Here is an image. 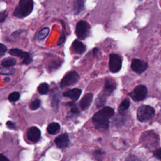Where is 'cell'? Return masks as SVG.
<instances>
[{
    "label": "cell",
    "instance_id": "6da1fadb",
    "mask_svg": "<svg viewBox=\"0 0 161 161\" xmlns=\"http://www.w3.org/2000/svg\"><path fill=\"white\" fill-rule=\"evenodd\" d=\"M114 115L113 109L110 107H105L98 111L93 117V123L94 126L98 130H107L109 119Z\"/></svg>",
    "mask_w": 161,
    "mask_h": 161
},
{
    "label": "cell",
    "instance_id": "7a4b0ae2",
    "mask_svg": "<svg viewBox=\"0 0 161 161\" xmlns=\"http://www.w3.org/2000/svg\"><path fill=\"white\" fill-rule=\"evenodd\" d=\"M33 9V0H19L18 5L14 10L13 15L20 18H25L32 12Z\"/></svg>",
    "mask_w": 161,
    "mask_h": 161
},
{
    "label": "cell",
    "instance_id": "3957f363",
    "mask_svg": "<svg viewBox=\"0 0 161 161\" xmlns=\"http://www.w3.org/2000/svg\"><path fill=\"white\" fill-rule=\"evenodd\" d=\"M140 142L144 146L148 149L155 148L159 145V137L157 133L153 130L147 131L140 137Z\"/></svg>",
    "mask_w": 161,
    "mask_h": 161
},
{
    "label": "cell",
    "instance_id": "277c9868",
    "mask_svg": "<svg viewBox=\"0 0 161 161\" xmlns=\"http://www.w3.org/2000/svg\"><path fill=\"white\" fill-rule=\"evenodd\" d=\"M155 109L148 105H142L137 110V118L141 122H147L154 118Z\"/></svg>",
    "mask_w": 161,
    "mask_h": 161
},
{
    "label": "cell",
    "instance_id": "5b68a950",
    "mask_svg": "<svg viewBox=\"0 0 161 161\" xmlns=\"http://www.w3.org/2000/svg\"><path fill=\"white\" fill-rule=\"evenodd\" d=\"M122 66V59L119 55L112 54L109 56V68L110 71L116 73L119 72Z\"/></svg>",
    "mask_w": 161,
    "mask_h": 161
},
{
    "label": "cell",
    "instance_id": "8992f818",
    "mask_svg": "<svg viewBox=\"0 0 161 161\" xmlns=\"http://www.w3.org/2000/svg\"><path fill=\"white\" fill-rule=\"evenodd\" d=\"M147 95V88L144 85L137 86L130 94V96L132 98V100L135 101H140L144 100Z\"/></svg>",
    "mask_w": 161,
    "mask_h": 161
},
{
    "label": "cell",
    "instance_id": "52a82bcc",
    "mask_svg": "<svg viewBox=\"0 0 161 161\" xmlns=\"http://www.w3.org/2000/svg\"><path fill=\"white\" fill-rule=\"evenodd\" d=\"M90 26L85 21H80L77 23L76 28V33L77 37L80 40H84L88 36Z\"/></svg>",
    "mask_w": 161,
    "mask_h": 161
},
{
    "label": "cell",
    "instance_id": "ba28073f",
    "mask_svg": "<svg viewBox=\"0 0 161 161\" xmlns=\"http://www.w3.org/2000/svg\"><path fill=\"white\" fill-rule=\"evenodd\" d=\"M79 78L80 77L77 72L75 71L69 72L62 79L61 82V88L67 87V86H69L76 84L79 80Z\"/></svg>",
    "mask_w": 161,
    "mask_h": 161
},
{
    "label": "cell",
    "instance_id": "9c48e42d",
    "mask_svg": "<svg viewBox=\"0 0 161 161\" xmlns=\"http://www.w3.org/2000/svg\"><path fill=\"white\" fill-rule=\"evenodd\" d=\"M9 54L11 56L22 58L23 59L22 64H29L32 61V57L31 55L26 52H24L22 50L18 49H12L9 51Z\"/></svg>",
    "mask_w": 161,
    "mask_h": 161
},
{
    "label": "cell",
    "instance_id": "30bf717a",
    "mask_svg": "<svg viewBox=\"0 0 161 161\" xmlns=\"http://www.w3.org/2000/svg\"><path fill=\"white\" fill-rule=\"evenodd\" d=\"M131 68L133 71L137 74H142L148 68V64L142 60L134 59L132 62Z\"/></svg>",
    "mask_w": 161,
    "mask_h": 161
},
{
    "label": "cell",
    "instance_id": "8fae6325",
    "mask_svg": "<svg viewBox=\"0 0 161 161\" xmlns=\"http://www.w3.org/2000/svg\"><path fill=\"white\" fill-rule=\"evenodd\" d=\"M27 137L31 142H37L40 139V130L37 127H31L29 129L28 132H27Z\"/></svg>",
    "mask_w": 161,
    "mask_h": 161
},
{
    "label": "cell",
    "instance_id": "7c38bea8",
    "mask_svg": "<svg viewBox=\"0 0 161 161\" xmlns=\"http://www.w3.org/2000/svg\"><path fill=\"white\" fill-rule=\"evenodd\" d=\"M55 143L58 147L65 148L69 144V137L67 133H63L58 136L55 140Z\"/></svg>",
    "mask_w": 161,
    "mask_h": 161
},
{
    "label": "cell",
    "instance_id": "4fadbf2b",
    "mask_svg": "<svg viewBox=\"0 0 161 161\" xmlns=\"http://www.w3.org/2000/svg\"><path fill=\"white\" fill-rule=\"evenodd\" d=\"M93 99V95L92 93H88L86 95L80 102V107L82 110L87 109L90 105L91 104Z\"/></svg>",
    "mask_w": 161,
    "mask_h": 161
},
{
    "label": "cell",
    "instance_id": "5bb4252c",
    "mask_svg": "<svg viewBox=\"0 0 161 161\" xmlns=\"http://www.w3.org/2000/svg\"><path fill=\"white\" fill-rule=\"evenodd\" d=\"M72 49L74 52L78 54H83L86 50V46L83 44V43L78 40H75L73 42Z\"/></svg>",
    "mask_w": 161,
    "mask_h": 161
},
{
    "label": "cell",
    "instance_id": "9a60e30c",
    "mask_svg": "<svg viewBox=\"0 0 161 161\" xmlns=\"http://www.w3.org/2000/svg\"><path fill=\"white\" fill-rule=\"evenodd\" d=\"M81 92L82 91L80 89L74 88L65 92L64 93V96L68 97L74 101H77L79 98Z\"/></svg>",
    "mask_w": 161,
    "mask_h": 161
},
{
    "label": "cell",
    "instance_id": "2e32d148",
    "mask_svg": "<svg viewBox=\"0 0 161 161\" xmlns=\"http://www.w3.org/2000/svg\"><path fill=\"white\" fill-rule=\"evenodd\" d=\"M116 83L112 79H107L105 82L104 88V94L105 95H109L115 89Z\"/></svg>",
    "mask_w": 161,
    "mask_h": 161
},
{
    "label": "cell",
    "instance_id": "e0dca14e",
    "mask_svg": "<svg viewBox=\"0 0 161 161\" xmlns=\"http://www.w3.org/2000/svg\"><path fill=\"white\" fill-rule=\"evenodd\" d=\"M84 8V0H74L73 4V10L76 15L79 14Z\"/></svg>",
    "mask_w": 161,
    "mask_h": 161
},
{
    "label": "cell",
    "instance_id": "ac0fdd59",
    "mask_svg": "<svg viewBox=\"0 0 161 161\" xmlns=\"http://www.w3.org/2000/svg\"><path fill=\"white\" fill-rule=\"evenodd\" d=\"M61 127L59 123H50L47 127V132L50 134H56L59 132L60 131Z\"/></svg>",
    "mask_w": 161,
    "mask_h": 161
},
{
    "label": "cell",
    "instance_id": "d6986e66",
    "mask_svg": "<svg viewBox=\"0 0 161 161\" xmlns=\"http://www.w3.org/2000/svg\"><path fill=\"white\" fill-rule=\"evenodd\" d=\"M50 33V29L49 27H45L40 30L37 35V39L38 40H42L47 37Z\"/></svg>",
    "mask_w": 161,
    "mask_h": 161
},
{
    "label": "cell",
    "instance_id": "ffe728a7",
    "mask_svg": "<svg viewBox=\"0 0 161 161\" xmlns=\"http://www.w3.org/2000/svg\"><path fill=\"white\" fill-rule=\"evenodd\" d=\"M17 63V61L13 58H6L1 62V66L4 68H10L15 66Z\"/></svg>",
    "mask_w": 161,
    "mask_h": 161
},
{
    "label": "cell",
    "instance_id": "44dd1931",
    "mask_svg": "<svg viewBox=\"0 0 161 161\" xmlns=\"http://www.w3.org/2000/svg\"><path fill=\"white\" fill-rule=\"evenodd\" d=\"M49 89V85L47 83H45V82H44V83L39 85L38 88V91L40 94V95H46V94H47Z\"/></svg>",
    "mask_w": 161,
    "mask_h": 161
},
{
    "label": "cell",
    "instance_id": "7402d4cb",
    "mask_svg": "<svg viewBox=\"0 0 161 161\" xmlns=\"http://www.w3.org/2000/svg\"><path fill=\"white\" fill-rule=\"evenodd\" d=\"M129 107H130L129 101H128L127 100H125L122 102H121V104L120 105L119 108H118V111L120 113H123L126 110H127Z\"/></svg>",
    "mask_w": 161,
    "mask_h": 161
},
{
    "label": "cell",
    "instance_id": "603a6c76",
    "mask_svg": "<svg viewBox=\"0 0 161 161\" xmlns=\"http://www.w3.org/2000/svg\"><path fill=\"white\" fill-rule=\"evenodd\" d=\"M20 95L18 92H13L9 95L8 100L11 102H15L20 99Z\"/></svg>",
    "mask_w": 161,
    "mask_h": 161
},
{
    "label": "cell",
    "instance_id": "cb8c5ba5",
    "mask_svg": "<svg viewBox=\"0 0 161 161\" xmlns=\"http://www.w3.org/2000/svg\"><path fill=\"white\" fill-rule=\"evenodd\" d=\"M14 72H15V70L13 69H11L10 68H4L1 69V73L2 74L10 75V74H13Z\"/></svg>",
    "mask_w": 161,
    "mask_h": 161
},
{
    "label": "cell",
    "instance_id": "d4e9b609",
    "mask_svg": "<svg viewBox=\"0 0 161 161\" xmlns=\"http://www.w3.org/2000/svg\"><path fill=\"white\" fill-rule=\"evenodd\" d=\"M41 105V102L40 100H35L34 101H33L32 103L30 105V108L31 109H32V110H35V109H38L39 107H40Z\"/></svg>",
    "mask_w": 161,
    "mask_h": 161
},
{
    "label": "cell",
    "instance_id": "484cf974",
    "mask_svg": "<svg viewBox=\"0 0 161 161\" xmlns=\"http://www.w3.org/2000/svg\"><path fill=\"white\" fill-rule=\"evenodd\" d=\"M68 105L70 107V112L72 113L76 114V113H78L79 112V110L78 109V108L76 107V106L74 105V103H72V102H70V103H68Z\"/></svg>",
    "mask_w": 161,
    "mask_h": 161
},
{
    "label": "cell",
    "instance_id": "4316f807",
    "mask_svg": "<svg viewBox=\"0 0 161 161\" xmlns=\"http://www.w3.org/2000/svg\"><path fill=\"white\" fill-rule=\"evenodd\" d=\"M65 40H66V35H65V33H64V30H62V33H61V38H60L59 40L57 45H61L64 42Z\"/></svg>",
    "mask_w": 161,
    "mask_h": 161
},
{
    "label": "cell",
    "instance_id": "83f0119b",
    "mask_svg": "<svg viewBox=\"0 0 161 161\" xmlns=\"http://www.w3.org/2000/svg\"><path fill=\"white\" fill-rule=\"evenodd\" d=\"M6 50H7V47L6 45H5L3 44H0V56L3 57L6 53Z\"/></svg>",
    "mask_w": 161,
    "mask_h": 161
},
{
    "label": "cell",
    "instance_id": "f1b7e54d",
    "mask_svg": "<svg viewBox=\"0 0 161 161\" xmlns=\"http://www.w3.org/2000/svg\"><path fill=\"white\" fill-rule=\"evenodd\" d=\"M154 155L157 159L161 160V147L155 149L154 151Z\"/></svg>",
    "mask_w": 161,
    "mask_h": 161
},
{
    "label": "cell",
    "instance_id": "f546056e",
    "mask_svg": "<svg viewBox=\"0 0 161 161\" xmlns=\"http://www.w3.org/2000/svg\"><path fill=\"white\" fill-rule=\"evenodd\" d=\"M102 155H103V153H102L101 151H96L94 152V156H95V159H96L97 160H101L102 158Z\"/></svg>",
    "mask_w": 161,
    "mask_h": 161
},
{
    "label": "cell",
    "instance_id": "4dcf8cb0",
    "mask_svg": "<svg viewBox=\"0 0 161 161\" xmlns=\"http://www.w3.org/2000/svg\"><path fill=\"white\" fill-rule=\"evenodd\" d=\"M125 161H141V160L135 155H129Z\"/></svg>",
    "mask_w": 161,
    "mask_h": 161
},
{
    "label": "cell",
    "instance_id": "1f68e13d",
    "mask_svg": "<svg viewBox=\"0 0 161 161\" xmlns=\"http://www.w3.org/2000/svg\"><path fill=\"white\" fill-rule=\"evenodd\" d=\"M8 16V13L6 11H3V12H2L1 13V18H0V20H1V22L3 23V22L5 21V20L6 18Z\"/></svg>",
    "mask_w": 161,
    "mask_h": 161
},
{
    "label": "cell",
    "instance_id": "d6a6232c",
    "mask_svg": "<svg viewBox=\"0 0 161 161\" xmlns=\"http://www.w3.org/2000/svg\"><path fill=\"white\" fill-rule=\"evenodd\" d=\"M6 126L8 127L10 129H15V124L12 122V121H7L6 123Z\"/></svg>",
    "mask_w": 161,
    "mask_h": 161
},
{
    "label": "cell",
    "instance_id": "836d02e7",
    "mask_svg": "<svg viewBox=\"0 0 161 161\" xmlns=\"http://www.w3.org/2000/svg\"><path fill=\"white\" fill-rule=\"evenodd\" d=\"M0 161H10L6 156L1 154L0 155Z\"/></svg>",
    "mask_w": 161,
    "mask_h": 161
},
{
    "label": "cell",
    "instance_id": "e575fe53",
    "mask_svg": "<svg viewBox=\"0 0 161 161\" xmlns=\"http://www.w3.org/2000/svg\"><path fill=\"white\" fill-rule=\"evenodd\" d=\"M98 49L97 48L93 49V54H94V56H96L97 52H98Z\"/></svg>",
    "mask_w": 161,
    "mask_h": 161
},
{
    "label": "cell",
    "instance_id": "d590c367",
    "mask_svg": "<svg viewBox=\"0 0 161 161\" xmlns=\"http://www.w3.org/2000/svg\"><path fill=\"white\" fill-rule=\"evenodd\" d=\"M9 81H10V78H8V77H6L5 79V81H6V82Z\"/></svg>",
    "mask_w": 161,
    "mask_h": 161
}]
</instances>
